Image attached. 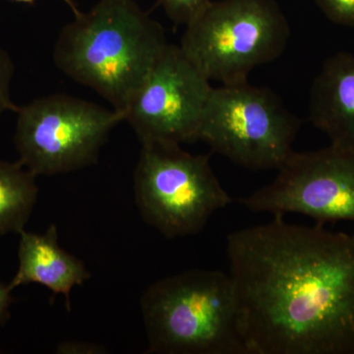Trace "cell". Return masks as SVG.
<instances>
[{"label":"cell","mask_w":354,"mask_h":354,"mask_svg":"<svg viewBox=\"0 0 354 354\" xmlns=\"http://www.w3.org/2000/svg\"><path fill=\"white\" fill-rule=\"evenodd\" d=\"M309 120L330 145L354 151V55L337 53L324 62L310 92Z\"/></svg>","instance_id":"obj_11"},{"label":"cell","mask_w":354,"mask_h":354,"mask_svg":"<svg viewBox=\"0 0 354 354\" xmlns=\"http://www.w3.org/2000/svg\"><path fill=\"white\" fill-rule=\"evenodd\" d=\"M141 311L147 353L249 354L230 274L189 270L160 279L142 295Z\"/></svg>","instance_id":"obj_3"},{"label":"cell","mask_w":354,"mask_h":354,"mask_svg":"<svg viewBox=\"0 0 354 354\" xmlns=\"http://www.w3.org/2000/svg\"><path fill=\"white\" fill-rule=\"evenodd\" d=\"M227 253L249 354H354V234L274 216Z\"/></svg>","instance_id":"obj_1"},{"label":"cell","mask_w":354,"mask_h":354,"mask_svg":"<svg viewBox=\"0 0 354 354\" xmlns=\"http://www.w3.org/2000/svg\"><path fill=\"white\" fill-rule=\"evenodd\" d=\"M315 2L330 22L354 27V0H315Z\"/></svg>","instance_id":"obj_14"},{"label":"cell","mask_w":354,"mask_h":354,"mask_svg":"<svg viewBox=\"0 0 354 354\" xmlns=\"http://www.w3.org/2000/svg\"><path fill=\"white\" fill-rule=\"evenodd\" d=\"M169 19L187 24L211 0H158Z\"/></svg>","instance_id":"obj_13"},{"label":"cell","mask_w":354,"mask_h":354,"mask_svg":"<svg viewBox=\"0 0 354 354\" xmlns=\"http://www.w3.org/2000/svg\"><path fill=\"white\" fill-rule=\"evenodd\" d=\"M74 17L58 36L53 62L125 116L133 95L169 44L164 28L135 0H99L88 12Z\"/></svg>","instance_id":"obj_2"},{"label":"cell","mask_w":354,"mask_h":354,"mask_svg":"<svg viewBox=\"0 0 354 354\" xmlns=\"http://www.w3.org/2000/svg\"><path fill=\"white\" fill-rule=\"evenodd\" d=\"M290 37L276 0H211L186 24L179 46L209 80L234 85L281 57Z\"/></svg>","instance_id":"obj_4"},{"label":"cell","mask_w":354,"mask_h":354,"mask_svg":"<svg viewBox=\"0 0 354 354\" xmlns=\"http://www.w3.org/2000/svg\"><path fill=\"white\" fill-rule=\"evenodd\" d=\"M14 143L19 162L35 176L67 174L95 164L124 114L65 94L19 106Z\"/></svg>","instance_id":"obj_7"},{"label":"cell","mask_w":354,"mask_h":354,"mask_svg":"<svg viewBox=\"0 0 354 354\" xmlns=\"http://www.w3.org/2000/svg\"><path fill=\"white\" fill-rule=\"evenodd\" d=\"M101 344L86 342H64L58 344L57 353L60 354H97L106 353Z\"/></svg>","instance_id":"obj_16"},{"label":"cell","mask_w":354,"mask_h":354,"mask_svg":"<svg viewBox=\"0 0 354 354\" xmlns=\"http://www.w3.org/2000/svg\"><path fill=\"white\" fill-rule=\"evenodd\" d=\"M19 235V265L8 283L9 290L13 291L21 286L38 283L55 295H64L70 311L71 291L91 278L85 264L59 245L55 225H50L41 234L23 230Z\"/></svg>","instance_id":"obj_10"},{"label":"cell","mask_w":354,"mask_h":354,"mask_svg":"<svg viewBox=\"0 0 354 354\" xmlns=\"http://www.w3.org/2000/svg\"><path fill=\"white\" fill-rule=\"evenodd\" d=\"M36 178L19 160L0 158V237L25 230L38 201Z\"/></svg>","instance_id":"obj_12"},{"label":"cell","mask_w":354,"mask_h":354,"mask_svg":"<svg viewBox=\"0 0 354 354\" xmlns=\"http://www.w3.org/2000/svg\"><path fill=\"white\" fill-rule=\"evenodd\" d=\"M209 80L181 50L167 44L125 111L140 141L199 140Z\"/></svg>","instance_id":"obj_9"},{"label":"cell","mask_w":354,"mask_h":354,"mask_svg":"<svg viewBox=\"0 0 354 354\" xmlns=\"http://www.w3.org/2000/svg\"><path fill=\"white\" fill-rule=\"evenodd\" d=\"M300 127L270 88L248 82L212 88L199 140L251 171H279L290 157Z\"/></svg>","instance_id":"obj_6"},{"label":"cell","mask_w":354,"mask_h":354,"mask_svg":"<svg viewBox=\"0 0 354 354\" xmlns=\"http://www.w3.org/2000/svg\"><path fill=\"white\" fill-rule=\"evenodd\" d=\"M12 1L16 2H23V3H34L35 0H12ZM65 3L67 4L71 8L72 12H73L74 16H78L79 14H81V11L77 8L75 3H74L73 0H64Z\"/></svg>","instance_id":"obj_18"},{"label":"cell","mask_w":354,"mask_h":354,"mask_svg":"<svg viewBox=\"0 0 354 354\" xmlns=\"http://www.w3.org/2000/svg\"><path fill=\"white\" fill-rule=\"evenodd\" d=\"M15 65L6 50L0 48V116L7 111L17 113L19 106L11 101L10 84L12 81Z\"/></svg>","instance_id":"obj_15"},{"label":"cell","mask_w":354,"mask_h":354,"mask_svg":"<svg viewBox=\"0 0 354 354\" xmlns=\"http://www.w3.org/2000/svg\"><path fill=\"white\" fill-rule=\"evenodd\" d=\"M141 144L135 201L142 218L167 239L199 234L216 212L232 202L208 156L192 155L164 140Z\"/></svg>","instance_id":"obj_5"},{"label":"cell","mask_w":354,"mask_h":354,"mask_svg":"<svg viewBox=\"0 0 354 354\" xmlns=\"http://www.w3.org/2000/svg\"><path fill=\"white\" fill-rule=\"evenodd\" d=\"M256 213H297L317 223H354V151L334 145L291 153L272 183L242 198Z\"/></svg>","instance_id":"obj_8"},{"label":"cell","mask_w":354,"mask_h":354,"mask_svg":"<svg viewBox=\"0 0 354 354\" xmlns=\"http://www.w3.org/2000/svg\"><path fill=\"white\" fill-rule=\"evenodd\" d=\"M12 302V291L9 290L8 285L0 281V327L9 320Z\"/></svg>","instance_id":"obj_17"}]
</instances>
